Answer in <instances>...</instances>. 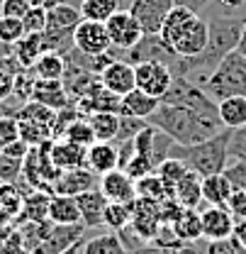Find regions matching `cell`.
I'll return each mask as SVG.
<instances>
[{"mask_svg":"<svg viewBox=\"0 0 246 254\" xmlns=\"http://www.w3.org/2000/svg\"><path fill=\"white\" fill-rule=\"evenodd\" d=\"M161 42L181 59L200 57L210 42V25L200 12H193L183 5H176L161 27Z\"/></svg>","mask_w":246,"mask_h":254,"instance_id":"6da1fadb","label":"cell"},{"mask_svg":"<svg viewBox=\"0 0 246 254\" xmlns=\"http://www.w3.org/2000/svg\"><path fill=\"white\" fill-rule=\"evenodd\" d=\"M147 123L158 127L161 132H166L176 144H200V142L215 137L217 132L224 129L222 123H217V120H207V118H202V115H197L188 108L171 105V103H163V100Z\"/></svg>","mask_w":246,"mask_h":254,"instance_id":"7a4b0ae2","label":"cell"},{"mask_svg":"<svg viewBox=\"0 0 246 254\" xmlns=\"http://www.w3.org/2000/svg\"><path fill=\"white\" fill-rule=\"evenodd\" d=\"M229 137L232 129H222L215 137L200 142V144H173L168 157H176L185 161V166L195 174L212 176V174H222L224 166L229 164Z\"/></svg>","mask_w":246,"mask_h":254,"instance_id":"3957f363","label":"cell"},{"mask_svg":"<svg viewBox=\"0 0 246 254\" xmlns=\"http://www.w3.org/2000/svg\"><path fill=\"white\" fill-rule=\"evenodd\" d=\"M202 88L217 103L232 95H246V57H242L239 52L227 54L217 64V68Z\"/></svg>","mask_w":246,"mask_h":254,"instance_id":"277c9868","label":"cell"},{"mask_svg":"<svg viewBox=\"0 0 246 254\" xmlns=\"http://www.w3.org/2000/svg\"><path fill=\"white\" fill-rule=\"evenodd\" d=\"M163 103H171V105H181V108H188L207 120H217L219 123V108H217V100H212L210 95L205 93L202 86L188 81L183 76H176L168 93L161 98Z\"/></svg>","mask_w":246,"mask_h":254,"instance_id":"5b68a950","label":"cell"},{"mask_svg":"<svg viewBox=\"0 0 246 254\" xmlns=\"http://www.w3.org/2000/svg\"><path fill=\"white\" fill-rule=\"evenodd\" d=\"M134 78H137L139 91L154 95V98H163L176 76H173L171 66L163 62H139L134 64Z\"/></svg>","mask_w":246,"mask_h":254,"instance_id":"8992f818","label":"cell"},{"mask_svg":"<svg viewBox=\"0 0 246 254\" xmlns=\"http://www.w3.org/2000/svg\"><path fill=\"white\" fill-rule=\"evenodd\" d=\"M173 7L176 0H132L127 5V10L134 15L144 34H161V27Z\"/></svg>","mask_w":246,"mask_h":254,"instance_id":"52a82bcc","label":"cell"},{"mask_svg":"<svg viewBox=\"0 0 246 254\" xmlns=\"http://www.w3.org/2000/svg\"><path fill=\"white\" fill-rule=\"evenodd\" d=\"M107 34H110V42H112V49H120V52H127L132 47H137L142 39H144V32L139 27V22L134 20V15L127 10V7H120L107 22Z\"/></svg>","mask_w":246,"mask_h":254,"instance_id":"ba28073f","label":"cell"},{"mask_svg":"<svg viewBox=\"0 0 246 254\" xmlns=\"http://www.w3.org/2000/svg\"><path fill=\"white\" fill-rule=\"evenodd\" d=\"M73 47L86 54V57H100L112 49L110 34L105 22H93V20H81V25L73 32Z\"/></svg>","mask_w":246,"mask_h":254,"instance_id":"9c48e42d","label":"cell"},{"mask_svg":"<svg viewBox=\"0 0 246 254\" xmlns=\"http://www.w3.org/2000/svg\"><path fill=\"white\" fill-rule=\"evenodd\" d=\"M200 220H202V237L207 242H222V240H232L234 237V227L237 220L229 213L227 205H207L200 210Z\"/></svg>","mask_w":246,"mask_h":254,"instance_id":"30bf717a","label":"cell"},{"mask_svg":"<svg viewBox=\"0 0 246 254\" xmlns=\"http://www.w3.org/2000/svg\"><path fill=\"white\" fill-rule=\"evenodd\" d=\"M98 189L107 198V203H134L137 200V181L124 169H112L102 174Z\"/></svg>","mask_w":246,"mask_h":254,"instance_id":"8fae6325","label":"cell"},{"mask_svg":"<svg viewBox=\"0 0 246 254\" xmlns=\"http://www.w3.org/2000/svg\"><path fill=\"white\" fill-rule=\"evenodd\" d=\"M86 225L78 222V225H54L47 235V240L34 250L32 254H61L66 250H71L73 245L83 242V235H86Z\"/></svg>","mask_w":246,"mask_h":254,"instance_id":"7c38bea8","label":"cell"},{"mask_svg":"<svg viewBox=\"0 0 246 254\" xmlns=\"http://www.w3.org/2000/svg\"><path fill=\"white\" fill-rule=\"evenodd\" d=\"M100 184V176L91 171L88 166H81V169H68V171H61V176L56 179L51 193L56 195H81L86 190L98 189Z\"/></svg>","mask_w":246,"mask_h":254,"instance_id":"4fadbf2b","label":"cell"},{"mask_svg":"<svg viewBox=\"0 0 246 254\" xmlns=\"http://www.w3.org/2000/svg\"><path fill=\"white\" fill-rule=\"evenodd\" d=\"M100 83L112 91L115 95H127L137 88V78H134V66L129 62H122V59H115L102 73H100Z\"/></svg>","mask_w":246,"mask_h":254,"instance_id":"5bb4252c","label":"cell"},{"mask_svg":"<svg viewBox=\"0 0 246 254\" xmlns=\"http://www.w3.org/2000/svg\"><path fill=\"white\" fill-rule=\"evenodd\" d=\"M83 15L81 7H73L68 2H56L47 7V30L44 32H59V34H73L81 25Z\"/></svg>","mask_w":246,"mask_h":254,"instance_id":"9a60e30c","label":"cell"},{"mask_svg":"<svg viewBox=\"0 0 246 254\" xmlns=\"http://www.w3.org/2000/svg\"><path fill=\"white\" fill-rule=\"evenodd\" d=\"M32 100L51 108V110H63L68 105H73L76 100L68 95L63 81H47V78H37V86H34V95Z\"/></svg>","mask_w":246,"mask_h":254,"instance_id":"2e32d148","label":"cell"},{"mask_svg":"<svg viewBox=\"0 0 246 254\" xmlns=\"http://www.w3.org/2000/svg\"><path fill=\"white\" fill-rule=\"evenodd\" d=\"M86 166L98 176L120 169V149L115 147V142H95L86 152Z\"/></svg>","mask_w":246,"mask_h":254,"instance_id":"e0dca14e","label":"cell"},{"mask_svg":"<svg viewBox=\"0 0 246 254\" xmlns=\"http://www.w3.org/2000/svg\"><path fill=\"white\" fill-rule=\"evenodd\" d=\"M78 210H81V222L91 230V227H100L102 225V215L107 208V198L100 193V189L86 190L81 195H76Z\"/></svg>","mask_w":246,"mask_h":254,"instance_id":"ac0fdd59","label":"cell"},{"mask_svg":"<svg viewBox=\"0 0 246 254\" xmlns=\"http://www.w3.org/2000/svg\"><path fill=\"white\" fill-rule=\"evenodd\" d=\"M120 103H122V98L115 95L112 91H107L102 83L93 93L83 95L81 100H76V105L81 108V113L86 118L93 115V113H120Z\"/></svg>","mask_w":246,"mask_h":254,"instance_id":"d6986e66","label":"cell"},{"mask_svg":"<svg viewBox=\"0 0 246 254\" xmlns=\"http://www.w3.org/2000/svg\"><path fill=\"white\" fill-rule=\"evenodd\" d=\"M161 105V98L144 93L139 88H134L132 93L122 95L120 103V115H129V118H139V120H149L156 113V108Z\"/></svg>","mask_w":246,"mask_h":254,"instance_id":"ffe728a7","label":"cell"},{"mask_svg":"<svg viewBox=\"0 0 246 254\" xmlns=\"http://www.w3.org/2000/svg\"><path fill=\"white\" fill-rule=\"evenodd\" d=\"M86 152L88 149H83V147H78V144H73L68 139H54L51 142V161L61 171L86 166Z\"/></svg>","mask_w":246,"mask_h":254,"instance_id":"44dd1931","label":"cell"},{"mask_svg":"<svg viewBox=\"0 0 246 254\" xmlns=\"http://www.w3.org/2000/svg\"><path fill=\"white\" fill-rule=\"evenodd\" d=\"M49 220L54 225H78L81 222V210H78L76 195H56V193H51Z\"/></svg>","mask_w":246,"mask_h":254,"instance_id":"7402d4cb","label":"cell"},{"mask_svg":"<svg viewBox=\"0 0 246 254\" xmlns=\"http://www.w3.org/2000/svg\"><path fill=\"white\" fill-rule=\"evenodd\" d=\"M173 235L178 237V242H195L202 237V220H200V210L197 208H183L178 213V218L171 222Z\"/></svg>","mask_w":246,"mask_h":254,"instance_id":"603a6c76","label":"cell"},{"mask_svg":"<svg viewBox=\"0 0 246 254\" xmlns=\"http://www.w3.org/2000/svg\"><path fill=\"white\" fill-rule=\"evenodd\" d=\"M47 52L44 44V32L42 34H25L15 47H12V57L17 59V64L22 68H32L34 64L39 62V57Z\"/></svg>","mask_w":246,"mask_h":254,"instance_id":"cb8c5ba5","label":"cell"},{"mask_svg":"<svg viewBox=\"0 0 246 254\" xmlns=\"http://www.w3.org/2000/svg\"><path fill=\"white\" fill-rule=\"evenodd\" d=\"M173 198L183 208H200V203H202V176L195 174V171H188L183 179L176 184Z\"/></svg>","mask_w":246,"mask_h":254,"instance_id":"d4e9b609","label":"cell"},{"mask_svg":"<svg viewBox=\"0 0 246 254\" xmlns=\"http://www.w3.org/2000/svg\"><path fill=\"white\" fill-rule=\"evenodd\" d=\"M219 123L227 129H239L246 125V95H232L217 103Z\"/></svg>","mask_w":246,"mask_h":254,"instance_id":"484cf974","label":"cell"},{"mask_svg":"<svg viewBox=\"0 0 246 254\" xmlns=\"http://www.w3.org/2000/svg\"><path fill=\"white\" fill-rule=\"evenodd\" d=\"M232 193L234 190H232L224 174H212V176L202 179V200L207 205H227Z\"/></svg>","mask_w":246,"mask_h":254,"instance_id":"4316f807","label":"cell"},{"mask_svg":"<svg viewBox=\"0 0 246 254\" xmlns=\"http://www.w3.org/2000/svg\"><path fill=\"white\" fill-rule=\"evenodd\" d=\"M37 78H47V81H63L66 76V59L59 52H44L39 57V62L32 66Z\"/></svg>","mask_w":246,"mask_h":254,"instance_id":"83f0119b","label":"cell"},{"mask_svg":"<svg viewBox=\"0 0 246 254\" xmlns=\"http://www.w3.org/2000/svg\"><path fill=\"white\" fill-rule=\"evenodd\" d=\"M49 200L51 193L47 190H32L30 195H25V205H22V220L25 222H44L49 220Z\"/></svg>","mask_w":246,"mask_h":254,"instance_id":"f1b7e54d","label":"cell"},{"mask_svg":"<svg viewBox=\"0 0 246 254\" xmlns=\"http://www.w3.org/2000/svg\"><path fill=\"white\" fill-rule=\"evenodd\" d=\"M98 142H115L120 132V113H93L88 115Z\"/></svg>","mask_w":246,"mask_h":254,"instance_id":"f546056e","label":"cell"},{"mask_svg":"<svg viewBox=\"0 0 246 254\" xmlns=\"http://www.w3.org/2000/svg\"><path fill=\"white\" fill-rule=\"evenodd\" d=\"M83 254H127L120 232H105L95 235L83 242Z\"/></svg>","mask_w":246,"mask_h":254,"instance_id":"4dcf8cb0","label":"cell"},{"mask_svg":"<svg viewBox=\"0 0 246 254\" xmlns=\"http://www.w3.org/2000/svg\"><path fill=\"white\" fill-rule=\"evenodd\" d=\"M15 118L17 120H30V123H37V125L51 129L54 120H56V110H51V108H47V105H42L37 100H27V103L20 105V110H17Z\"/></svg>","mask_w":246,"mask_h":254,"instance_id":"1f68e13d","label":"cell"},{"mask_svg":"<svg viewBox=\"0 0 246 254\" xmlns=\"http://www.w3.org/2000/svg\"><path fill=\"white\" fill-rule=\"evenodd\" d=\"M117 10H120V0H81V15H83V20L107 22Z\"/></svg>","mask_w":246,"mask_h":254,"instance_id":"d6a6232c","label":"cell"},{"mask_svg":"<svg viewBox=\"0 0 246 254\" xmlns=\"http://www.w3.org/2000/svg\"><path fill=\"white\" fill-rule=\"evenodd\" d=\"M171 193L166 189V184L161 181V176L158 174H149V176H142V179H137V198H142V200H151V203H161V200H166Z\"/></svg>","mask_w":246,"mask_h":254,"instance_id":"836d02e7","label":"cell"},{"mask_svg":"<svg viewBox=\"0 0 246 254\" xmlns=\"http://www.w3.org/2000/svg\"><path fill=\"white\" fill-rule=\"evenodd\" d=\"M190 169L185 166V161H181V159H176V157H168V159H163L158 166H156V174L161 176V181L166 184V189H168V193L173 195V189H176V184L183 179L185 174H188Z\"/></svg>","mask_w":246,"mask_h":254,"instance_id":"e575fe53","label":"cell"},{"mask_svg":"<svg viewBox=\"0 0 246 254\" xmlns=\"http://www.w3.org/2000/svg\"><path fill=\"white\" fill-rule=\"evenodd\" d=\"M102 225L110 227L112 232H120L132 225V203H107Z\"/></svg>","mask_w":246,"mask_h":254,"instance_id":"d590c367","label":"cell"},{"mask_svg":"<svg viewBox=\"0 0 246 254\" xmlns=\"http://www.w3.org/2000/svg\"><path fill=\"white\" fill-rule=\"evenodd\" d=\"M22 205H25V193L20 190V186L0 181V210H5L10 218H15L22 213Z\"/></svg>","mask_w":246,"mask_h":254,"instance_id":"8d00e7d4","label":"cell"},{"mask_svg":"<svg viewBox=\"0 0 246 254\" xmlns=\"http://www.w3.org/2000/svg\"><path fill=\"white\" fill-rule=\"evenodd\" d=\"M61 139H68V142H73V144H78V147H83V149H88V147H93V144L98 142L91 123H88V118L76 120L73 125L66 129V134H63Z\"/></svg>","mask_w":246,"mask_h":254,"instance_id":"74e56055","label":"cell"},{"mask_svg":"<svg viewBox=\"0 0 246 254\" xmlns=\"http://www.w3.org/2000/svg\"><path fill=\"white\" fill-rule=\"evenodd\" d=\"M25 34H27V30H25V22L20 17H2L0 15V42L2 44L15 47Z\"/></svg>","mask_w":246,"mask_h":254,"instance_id":"f35d334b","label":"cell"},{"mask_svg":"<svg viewBox=\"0 0 246 254\" xmlns=\"http://www.w3.org/2000/svg\"><path fill=\"white\" fill-rule=\"evenodd\" d=\"M22 169H25V159L7 157L5 152L0 154V181L17 184V179L22 176Z\"/></svg>","mask_w":246,"mask_h":254,"instance_id":"ab89813d","label":"cell"},{"mask_svg":"<svg viewBox=\"0 0 246 254\" xmlns=\"http://www.w3.org/2000/svg\"><path fill=\"white\" fill-rule=\"evenodd\" d=\"M147 127V120H139V118H129V115H120V132H117V144L124 142H132L142 129Z\"/></svg>","mask_w":246,"mask_h":254,"instance_id":"60d3db41","label":"cell"},{"mask_svg":"<svg viewBox=\"0 0 246 254\" xmlns=\"http://www.w3.org/2000/svg\"><path fill=\"white\" fill-rule=\"evenodd\" d=\"M222 174L227 176V181H229L232 190L246 189V164L244 161H239V159H229V164L224 166Z\"/></svg>","mask_w":246,"mask_h":254,"instance_id":"b9f144b4","label":"cell"},{"mask_svg":"<svg viewBox=\"0 0 246 254\" xmlns=\"http://www.w3.org/2000/svg\"><path fill=\"white\" fill-rule=\"evenodd\" d=\"M124 171L137 181V179H142V176H149V174H154L156 171V166H154V161L149 157H144V154H137L134 152V157L127 161V166H124Z\"/></svg>","mask_w":246,"mask_h":254,"instance_id":"7bdbcfd3","label":"cell"},{"mask_svg":"<svg viewBox=\"0 0 246 254\" xmlns=\"http://www.w3.org/2000/svg\"><path fill=\"white\" fill-rule=\"evenodd\" d=\"M20 139V120L15 115H0V144L7 147Z\"/></svg>","mask_w":246,"mask_h":254,"instance_id":"ee69618b","label":"cell"},{"mask_svg":"<svg viewBox=\"0 0 246 254\" xmlns=\"http://www.w3.org/2000/svg\"><path fill=\"white\" fill-rule=\"evenodd\" d=\"M27 34H42L47 30V7H30V12L22 17Z\"/></svg>","mask_w":246,"mask_h":254,"instance_id":"f6af8a7d","label":"cell"},{"mask_svg":"<svg viewBox=\"0 0 246 254\" xmlns=\"http://www.w3.org/2000/svg\"><path fill=\"white\" fill-rule=\"evenodd\" d=\"M205 10L222 12V15H246V0H212Z\"/></svg>","mask_w":246,"mask_h":254,"instance_id":"bcb514c9","label":"cell"},{"mask_svg":"<svg viewBox=\"0 0 246 254\" xmlns=\"http://www.w3.org/2000/svg\"><path fill=\"white\" fill-rule=\"evenodd\" d=\"M229 159H239L246 164V125L239 129H232L229 137Z\"/></svg>","mask_w":246,"mask_h":254,"instance_id":"7dc6e473","label":"cell"},{"mask_svg":"<svg viewBox=\"0 0 246 254\" xmlns=\"http://www.w3.org/2000/svg\"><path fill=\"white\" fill-rule=\"evenodd\" d=\"M227 208H229V213L234 215V220H246V189L242 190H234L232 195H229V200H227Z\"/></svg>","mask_w":246,"mask_h":254,"instance_id":"c3c4849f","label":"cell"},{"mask_svg":"<svg viewBox=\"0 0 246 254\" xmlns=\"http://www.w3.org/2000/svg\"><path fill=\"white\" fill-rule=\"evenodd\" d=\"M30 2L27 0H2V5H0V15L2 17H25L27 12H30Z\"/></svg>","mask_w":246,"mask_h":254,"instance_id":"681fc988","label":"cell"},{"mask_svg":"<svg viewBox=\"0 0 246 254\" xmlns=\"http://www.w3.org/2000/svg\"><path fill=\"white\" fill-rule=\"evenodd\" d=\"M15 71H10V68H2L0 66V103H7L12 93H15Z\"/></svg>","mask_w":246,"mask_h":254,"instance_id":"f907efd6","label":"cell"},{"mask_svg":"<svg viewBox=\"0 0 246 254\" xmlns=\"http://www.w3.org/2000/svg\"><path fill=\"white\" fill-rule=\"evenodd\" d=\"M30 149H32V147L25 142V139H17V142H12V144L2 147V152H5L7 157H15V159H27Z\"/></svg>","mask_w":246,"mask_h":254,"instance_id":"816d5d0a","label":"cell"},{"mask_svg":"<svg viewBox=\"0 0 246 254\" xmlns=\"http://www.w3.org/2000/svg\"><path fill=\"white\" fill-rule=\"evenodd\" d=\"M207 254H239L237 252V242L234 240H222V242H210Z\"/></svg>","mask_w":246,"mask_h":254,"instance_id":"f5cc1de1","label":"cell"},{"mask_svg":"<svg viewBox=\"0 0 246 254\" xmlns=\"http://www.w3.org/2000/svg\"><path fill=\"white\" fill-rule=\"evenodd\" d=\"M210 2H212V0H176V5H183V7L193 10V12H202Z\"/></svg>","mask_w":246,"mask_h":254,"instance_id":"db71d44e","label":"cell"},{"mask_svg":"<svg viewBox=\"0 0 246 254\" xmlns=\"http://www.w3.org/2000/svg\"><path fill=\"white\" fill-rule=\"evenodd\" d=\"M234 240L246 250V220L237 222V227H234Z\"/></svg>","mask_w":246,"mask_h":254,"instance_id":"11a10c76","label":"cell"},{"mask_svg":"<svg viewBox=\"0 0 246 254\" xmlns=\"http://www.w3.org/2000/svg\"><path fill=\"white\" fill-rule=\"evenodd\" d=\"M237 52L246 57V25H244V32H242V39H239V44H237Z\"/></svg>","mask_w":246,"mask_h":254,"instance_id":"9f6ffc18","label":"cell"},{"mask_svg":"<svg viewBox=\"0 0 246 254\" xmlns=\"http://www.w3.org/2000/svg\"><path fill=\"white\" fill-rule=\"evenodd\" d=\"M10 220H12V218H10L5 210H0V232H5V227L10 225Z\"/></svg>","mask_w":246,"mask_h":254,"instance_id":"6f0895ef","label":"cell"},{"mask_svg":"<svg viewBox=\"0 0 246 254\" xmlns=\"http://www.w3.org/2000/svg\"><path fill=\"white\" fill-rule=\"evenodd\" d=\"M86 242V240H83ZM83 242H78V245H73L71 250H66V252H61V254H83Z\"/></svg>","mask_w":246,"mask_h":254,"instance_id":"680465c9","label":"cell"},{"mask_svg":"<svg viewBox=\"0 0 246 254\" xmlns=\"http://www.w3.org/2000/svg\"><path fill=\"white\" fill-rule=\"evenodd\" d=\"M0 154H2V144H0Z\"/></svg>","mask_w":246,"mask_h":254,"instance_id":"91938a15","label":"cell"},{"mask_svg":"<svg viewBox=\"0 0 246 254\" xmlns=\"http://www.w3.org/2000/svg\"><path fill=\"white\" fill-rule=\"evenodd\" d=\"M0 5H2V0H0Z\"/></svg>","mask_w":246,"mask_h":254,"instance_id":"94428289","label":"cell"},{"mask_svg":"<svg viewBox=\"0 0 246 254\" xmlns=\"http://www.w3.org/2000/svg\"><path fill=\"white\" fill-rule=\"evenodd\" d=\"M129 2H132V0H129Z\"/></svg>","mask_w":246,"mask_h":254,"instance_id":"6125c7cd","label":"cell"}]
</instances>
